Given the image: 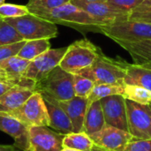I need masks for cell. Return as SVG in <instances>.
Listing matches in <instances>:
<instances>
[{
  "instance_id": "obj_1",
  "label": "cell",
  "mask_w": 151,
  "mask_h": 151,
  "mask_svg": "<svg viewBox=\"0 0 151 151\" xmlns=\"http://www.w3.org/2000/svg\"><path fill=\"white\" fill-rule=\"evenodd\" d=\"M30 13L39 16L55 24L65 25L81 32H99V28L102 26L87 12L71 2L55 9L36 10L30 12Z\"/></svg>"
},
{
  "instance_id": "obj_2",
  "label": "cell",
  "mask_w": 151,
  "mask_h": 151,
  "mask_svg": "<svg viewBox=\"0 0 151 151\" xmlns=\"http://www.w3.org/2000/svg\"><path fill=\"white\" fill-rule=\"evenodd\" d=\"M126 65V61L110 58L102 52L90 66L76 74L87 77L96 84L123 85L127 73Z\"/></svg>"
},
{
  "instance_id": "obj_3",
  "label": "cell",
  "mask_w": 151,
  "mask_h": 151,
  "mask_svg": "<svg viewBox=\"0 0 151 151\" xmlns=\"http://www.w3.org/2000/svg\"><path fill=\"white\" fill-rule=\"evenodd\" d=\"M34 91L47 95L57 101L70 100L75 96L73 74L58 65L42 80L35 83Z\"/></svg>"
},
{
  "instance_id": "obj_4",
  "label": "cell",
  "mask_w": 151,
  "mask_h": 151,
  "mask_svg": "<svg viewBox=\"0 0 151 151\" xmlns=\"http://www.w3.org/2000/svg\"><path fill=\"white\" fill-rule=\"evenodd\" d=\"M102 50L88 39L75 41L67 47L59 66L73 74L90 66Z\"/></svg>"
},
{
  "instance_id": "obj_5",
  "label": "cell",
  "mask_w": 151,
  "mask_h": 151,
  "mask_svg": "<svg viewBox=\"0 0 151 151\" xmlns=\"http://www.w3.org/2000/svg\"><path fill=\"white\" fill-rule=\"evenodd\" d=\"M4 20L12 26L26 41L51 39L58 34L57 24L32 13L21 17L7 18Z\"/></svg>"
},
{
  "instance_id": "obj_6",
  "label": "cell",
  "mask_w": 151,
  "mask_h": 151,
  "mask_svg": "<svg viewBox=\"0 0 151 151\" xmlns=\"http://www.w3.org/2000/svg\"><path fill=\"white\" fill-rule=\"evenodd\" d=\"M0 114L16 119L28 127H49L50 125L45 101L39 92H34L33 95L17 110Z\"/></svg>"
},
{
  "instance_id": "obj_7",
  "label": "cell",
  "mask_w": 151,
  "mask_h": 151,
  "mask_svg": "<svg viewBox=\"0 0 151 151\" xmlns=\"http://www.w3.org/2000/svg\"><path fill=\"white\" fill-rule=\"evenodd\" d=\"M99 33L104 34L114 42H134L151 40V24L127 19L101 26Z\"/></svg>"
},
{
  "instance_id": "obj_8",
  "label": "cell",
  "mask_w": 151,
  "mask_h": 151,
  "mask_svg": "<svg viewBox=\"0 0 151 151\" xmlns=\"http://www.w3.org/2000/svg\"><path fill=\"white\" fill-rule=\"evenodd\" d=\"M128 132L137 140H151V109L126 99Z\"/></svg>"
},
{
  "instance_id": "obj_9",
  "label": "cell",
  "mask_w": 151,
  "mask_h": 151,
  "mask_svg": "<svg viewBox=\"0 0 151 151\" xmlns=\"http://www.w3.org/2000/svg\"><path fill=\"white\" fill-rule=\"evenodd\" d=\"M66 50L67 47L48 50L42 55L30 61V64L24 73L23 77L30 79L35 81V83L40 81L50 71L59 65L66 52Z\"/></svg>"
},
{
  "instance_id": "obj_10",
  "label": "cell",
  "mask_w": 151,
  "mask_h": 151,
  "mask_svg": "<svg viewBox=\"0 0 151 151\" xmlns=\"http://www.w3.org/2000/svg\"><path fill=\"white\" fill-rule=\"evenodd\" d=\"M90 137L95 146L104 151H122L129 142L135 140L129 132L107 124Z\"/></svg>"
},
{
  "instance_id": "obj_11",
  "label": "cell",
  "mask_w": 151,
  "mask_h": 151,
  "mask_svg": "<svg viewBox=\"0 0 151 151\" xmlns=\"http://www.w3.org/2000/svg\"><path fill=\"white\" fill-rule=\"evenodd\" d=\"M64 136L49 127H30L27 151H61Z\"/></svg>"
},
{
  "instance_id": "obj_12",
  "label": "cell",
  "mask_w": 151,
  "mask_h": 151,
  "mask_svg": "<svg viewBox=\"0 0 151 151\" xmlns=\"http://www.w3.org/2000/svg\"><path fill=\"white\" fill-rule=\"evenodd\" d=\"M76 6L83 9L94 19H96L102 26L112 24L118 21L127 20L129 19V13L121 10H119L107 2H94L87 3L81 1H71Z\"/></svg>"
},
{
  "instance_id": "obj_13",
  "label": "cell",
  "mask_w": 151,
  "mask_h": 151,
  "mask_svg": "<svg viewBox=\"0 0 151 151\" xmlns=\"http://www.w3.org/2000/svg\"><path fill=\"white\" fill-rule=\"evenodd\" d=\"M105 123L128 132L126 98L122 95H114L100 100Z\"/></svg>"
},
{
  "instance_id": "obj_14",
  "label": "cell",
  "mask_w": 151,
  "mask_h": 151,
  "mask_svg": "<svg viewBox=\"0 0 151 151\" xmlns=\"http://www.w3.org/2000/svg\"><path fill=\"white\" fill-rule=\"evenodd\" d=\"M0 131L9 134L14 140V146L19 150L29 148V127L16 119L0 114Z\"/></svg>"
},
{
  "instance_id": "obj_15",
  "label": "cell",
  "mask_w": 151,
  "mask_h": 151,
  "mask_svg": "<svg viewBox=\"0 0 151 151\" xmlns=\"http://www.w3.org/2000/svg\"><path fill=\"white\" fill-rule=\"evenodd\" d=\"M42 96L45 101V104L49 115V119H50L49 127L51 129L58 133H61L63 134L73 133V127L72 122L68 118L67 114L65 112V111L59 106L57 100L44 94H42Z\"/></svg>"
},
{
  "instance_id": "obj_16",
  "label": "cell",
  "mask_w": 151,
  "mask_h": 151,
  "mask_svg": "<svg viewBox=\"0 0 151 151\" xmlns=\"http://www.w3.org/2000/svg\"><path fill=\"white\" fill-rule=\"evenodd\" d=\"M70 119L74 133L83 131L84 120L88 106V98L74 96L66 101H57Z\"/></svg>"
},
{
  "instance_id": "obj_17",
  "label": "cell",
  "mask_w": 151,
  "mask_h": 151,
  "mask_svg": "<svg viewBox=\"0 0 151 151\" xmlns=\"http://www.w3.org/2000/svg\"><path fill=\"white\" fill-rule=\"evenodd\" d=\"M34 91L20 86H13L0 96V113H7L19 108Z\"/></svg>"
},
{
  "instance_id": "obj_18",
  "label": "cell",
  "mask_w": 151,
  "mask_h": 151,
  "mask_svg": "<svg viewBox=\"0 0 151 151\" xmlns=\"http://www.w3.org/2000/svg\"><path fill=\"white\" fill-rule=\"evenodd\" d=\"M115 42L130 54L134 64L140 65H151V40L134 42L115 41Z\"/></svg>"
},
{
  "instance_id": "obj_19",
  "label": "cell",
  "mask_w": 151,
  "mask_h": 151,
  "mask_svg": "<svg viewBox=\"0 0 151 151\" xmlns=\"http://www.w3.org/2000/svg\"><path fill=\"white\" fill-rule=\"evenodd\" d=\"M105 125V119L100 101L89 104L85 116L83 132L91 136L100 131Z\"/></svg>"
},
{
  "instance_id": "obj_20",
  "label": "cell",
  "mask_w": 151,
  "mask_h": 151,
  "mask_svg": "<svg viewBox=\"0 0 151 151\" xmlns=\"http://www.w3.org/2000/svg\"><path fill=\"white\" fill-rule=\"evenodd\" d=\"M126 77L124 79V84L136 85L145 88L151 91V70L136 64L126 65Z\"/></svg>"
},
{
  "instance_id": "obj_21",
  "label": "cell",
  "mask_w": 151,
  "mask_h": 151,
  "mask_svg": "<svg viewBox=\"0 0 151 151\" xmlns=\"http://www.w3.org/2000/svg\"><path fill=\"white\" fill-rule=\"evenodd\" d=\"M63 148H70L80 151H93L95 143L85 132L70 133L65 134L63 139Z\"/></svg>"
},
{
  "instance_id": "obj_22",
  "label": "cell",
  "mask_w": 151,
  "mask_h": 151,
  "mask_svg": "<svg viewBox=\"0 0 151 151\" xmlns=\"http://www.w3.org/2000/svg\"><path fill=\"white\" fill-rule=\"evenodd\" d=\"M50 49V39H37L26 41L18 54V57L32 61L38 56Z\"/></svg>"
},
{
  "instance_id": "obj_23",
  "label": "cell",
  "mask_w": 151,
  "mask_h": 151,
  "mask_svg": "<svg viewBox=\"0 0 151 151\" xmlns=\"http://www.w3.org/2000/svg\"><path fill=\"white\" fill-rule=\"evenodd\" d=\"M124 94V84L123 85H112V84H96L91 93L88 96V104L100 101L103 98L114 96V95H122Z\"/></svg>"
},
{
  "instance_id": "obj_24",
  "label": "cell",
  "mask_w": 151,
  "mask_h": 151,
  "mask_svg": "<svg viewBox=\"0 0 151 151\" xmlns=\"http://www.w3.org/2000/svg\"><path fill=\"white\" fill-rule=\"evenodd\" d=\"M123 96L140 104L150 105L151 104V91L140 86L124 84Z\"/></svg>"
},
{
  "instance_id": "obj_25",
  "label": "cell",
  "mask_w": 151,
  "mask_h": 151,
  "mask_svg": "<svg viewBox=\"0 0 151 151\" xmlns=\"http://www.w3.org/2000/svg\"><path fill=\"white\" fill-rule=\"evenodd\" d=\"M21 41H24V39L18 31L4 19H0V46Z\"/></svg>"
},
{
  "instance_id": "obj_26",
  "label": "cell",
  "mask_w": 151,
  "mask_h": 151,
  "mask_svg": "<svg viewBox=\"0 0 151 151\" xmlns=\"http://www.w3.org/2000/svg\"><path fill=\"white\" fill-rule=\"evenodd\" d=\"M95 85L96 83L92 80L80 74H73V90L75 96L88 98Z\"/></svg>"
},
{
  "instance_id": "obj_27",
  "label": "cell",
  "mask_w": 151,
  "mask_h": 151,
  "mask_svg": "<svg viewBox=\"0 0 151 151\" xmlns=\"http://www.w3.org/2000/svg\"><path fill=\"white\" fill-rule=\"evenodd\" d=\"M30 12L26 5H19L13 4H3L0 6V19L16 18L29 14Z\"/></svg>"
},
{
  "instance_id": "obj_28",
  "label": "cell",
  "mask_w": 151,
  "mask_h": 151,
  "mask_svg": "<svg viewBox=\"0 0 151 151\" xmlns=\"http://www.w3.org/2000/svg\"><path fill=\"white\" fill-rule=\"evenodd\" d=\"M71 0H29L26 5L29 12L36 10H51L70 3Z\"/></svg>"
},
{
  "instance_id": "obj_29",
  "label": "cell",
  "mask_w": 151,
  "mask_h": 151,
  "mask_svg": "<svg viewBox=\"0 0 151 151\" xmlns=\"http://www.w3.org/2000/svg\"><path fill=\"white\" fill-rule=\"evenodd\" d=\"M25 42H26V40L18 42L15 43L0 46V61L9 58L11 57L18 56L19 52L20 51V50L23 47V45L25 44Z\"/></svg>"
},
{
  "instance_id": "obj_30",
  "label": "cell",
  "mask_w": 151,
  "mask_h": 151,
  "mask_svg": "<svg viewBox=\"0 0 151 151\" xmlns=\"http://www.w3.org/2000/svg\"><path fill=\"white\" fill-rule=\"evenodd\" d=\"M143 1L144 0H107V3L119 10L131 12L136 9Z\"/></svg>"
},
{
  "instance_id": "obj_31",
  "label": "cell",
  "mask_w": 151,
  "mask_h": 151,
  "mask_svg": "<svg viewBox=\"0 0 151 151\" xmlns=\"http://www.w3.org/2000/svg\"><path fill=\"white\" fill-rule=\"evenodd\" d=\"M128 19L151 24V7L138 6L129 13Z\"/></svg>"
},
{
  "instance_id": "obj_32",
  "label": "cell",
  "mask_w": 151,
  "mask_h": 151,
  "mask_svg": "<svg viewBox=\"0 0 151 151\" xmlns=\"http://www.w3.org/2000/svg\"><path fill=\"white\" fill-rule=\"evenodd\" d=\"M122 151H151V140H134Z\"/></svg>"
},
{
  "instance_id": "obj_33",
  "label": "cell",
  "mask_w": 151,
  "mask_h": 151,
  "mask_svg": "<svg viewBox=\"0 0 151 151\" xmlns=\"http://www.w3.org/2000/svg\"><path fill=\"white\" fill-rule=\"evenodd\" d=\"M0 82H4V83H7V84H11L12 86H16L13 80L9 76V74L0 66Z\"/></svg>"
},
{
  "instance_id": "obj_34",
  "label": "cell",
  "mask_w": 151,
  "mask_h": 151,
  "mask_svg": "<svg viewBox=\"0 0 151 151\" xmlns=\"http://www.w3.org/2000/svg\"><path fill=\"white\" fill-rule=\"evenodd\" d=\"M13 86L11 84H7V83H4V82H0V96L4 94L6 91H8L10 88H12Z\"/></svg>"
},
{
  "instance_id": "obj_35",
  "label": "cell",
  "mask_w": 151,
  "mask_h": 151,
  "mask_svg": "<svg viewBox=\"0 0 151 151\" xmlns=\"http://www.w3.org/2000/svg\"><path fill=\"white\" fill-rule=\"evenodd\" d=\"M0 151H19V149L12 145H1L0 144Z\"/></svg>"
},
{
  "instance_id": "obj_36",
  "label": "cell",
  "mask_w": 151,
  "mask_h": 151,
  "mask_svg": "<svg viewBox=\"0 0 151 151\" xmlns=\"http://www.w3.org/2000/svg\"><path fill=\"white\" fill-rule=\"evenodd\" d=\"M139 6L140 7H151V0H144Z\"/></svg>"
},
{
  "instance_id": "obj_37",
  "label": "cell",
  "mask_w": 151,
  "mask_h": 151,
  "mask_svg": "<svg viewBox=\"0 0 151 151\" xmlns=\"http://www.w3.org/2000/svg\"><path fill=\"white\" fill-rule=\"evenodd\" d=\"M71 1H81L87 3H94V2H107V0H71Z\"/></svg>"
},
{
  "instance_id": "obj_38",
  "label": "cell",
  "mask_w": 151,
  "mask_h": 151,
  "mask_svg": "<svg viewBox=\"0 0 151 151\" xmlns=\"http://www.w3.org/2000/svg\"><path fill=\"white\" fill-rule=\"evenodd\" d=\"M61 151H80V150H74V149H70V148H63Z\"/></svg>"
},
{
  "instance_id": "obj_39",
  "label": "cell",
  "mask_w": 151,
  "mask_h": 151,
  "mask_svg": "<svg viewBox=\"0 0 151 151\" xmlns=\"http://www.w3.org/2000/svg\"><path fill=\"white\" fill-rule=\"evenodd\" d=\"M93 151H104V150H100L99 148H97V147H96V146H95V148H94Z\"/></svg>"
},
{
  "instance_id": "obj_40",
  "label": "cell",
  "mask_w": 151,
  "mask_h": 151,
  "mask_svg": "<svg viewBox=\"0 0 151 151\" xmlns=\"http://www.w3.org/2000/svg\"><path fill=\"white\" fill-rule=\"evenodd\" d=\"M142 66H145V67H147V68H149V69H150L151 70V65H142Z\"/></svg>"
},
{
  "instance_id": "obj_41",
  "label": "cell",
  "mask_w": 151,
  "mask_h": 151,
  "mask_svg": "<svg viewBox=\"0 0 151 151\" xmlns=\"http://www.w3.org/2000/svg\"><path fill=\"white\" fill-rule=\"evenodd\" d=\"M4 1H5V0H0V6H1L3 4H4Z\"/></svg>"
},
{
  "instance_id": "obj_42",
  "label": "cell",
  "mask_w": 151,
  "mask_h": 151,
  "mask_svg": "<svg viewBox=\"0 0 151 151\" xmlns=\"http://www.w3.org/2000/svg\"><path fill=\"white\" fill-rule=\"evenodd\" d=\"M150 109H151V104H150Z\"/></svg>"
}]
</instances>
